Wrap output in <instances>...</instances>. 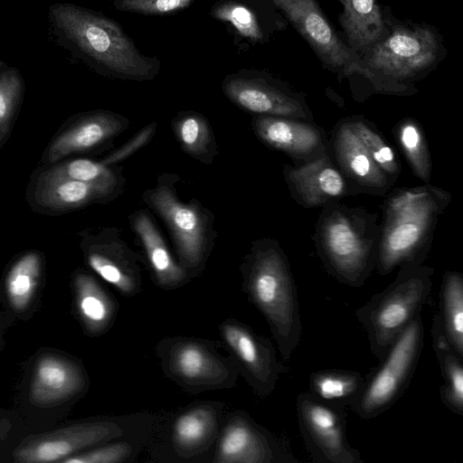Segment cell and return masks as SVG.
I'll list each match as a JSON object with an SVG mask.
<instances>
[{
    "instance_id": "6da1fadb",
    "label": "cell",
    "mask_w": 463,
    "mask_h": 463,
    "mask_svg": "<svg viewBox=\"0 0 463 463\" xmlns=\"http://www.w3.org/2000/svg\"><path fill=\"white\" fill-rule=\"evenodd\" d=\"M51 10L52 21L67 43L99 74L150 81L159 73L160 60L143 53L112 18L69 3L56 4Z\"/></svg>"
},
{
    "instance_id": "7a4b0ae2",
    "label": "cell",
    "mask_w": 463,
    "mask_h": 463,
    "mask_svg": "<svg viewBox=\"0 0 463 463\" xmlns=\"http://www.w3.org/2000/svg\"><path fill=\"white\" fill-rule=\"evenodd\" d=\"M383 13L388 33L359 56L360 75L378 92L412 95L414 83L445 58L443 38L429 24L397 20L389 8Z\"/></svg>"
},
{
    "instance_id": "3957f363",
    "label": "cell",
    "mask_w": 463,
    "mask_h": 463,
    "mask_svg": "<svg viewBox=\"0 0 463 463\" xmlns=\"http://www.w3.org/2000/svg\"><path fill=\"white\" fill-rule=\"evenodd\" d=\"M240 270L242 290L266 319L278 350L289 360L302 335L297 287L279 242L262 238L251 243Z\"/></svg>"
},
{
    "instance_id": "277c9868",
    "label": "cell",
    "mask_w": 463,
    "mask_h": 463,
    "mask_svg": "<svg viewBox=\"0 0 463 463\" xmlns=\"http://www.w3.org/2000/svg\"><path fill=\"white\" fill-rule=\"evenodd\" d=\"M451 200L438 186L402 187L385 199L375 269L383 276L396 268L423 264L432 243L439 216Z\"/></svg>"
},
{
    "instance_id": "5b68a950",
    "label": "cell",
    "mask_w": 463,
    "mask_h": 463,
    "mask_svg": "<svg viewBox=\"0 0 463 463\" xmlns=\"http://www.w3.org/2000/svg\"><path fill=\"white\" fill-rule=\"evenodd\" d=\"M378 221V214L338 201L323 206L313 240L325 269L339 283L360 288L375 269Z\"/></svg>"
},
{
    "instance_id": "8992f818",
    "label": "cell",
    "mask_w": 463,
    "mask_h": 463,
    "mask_svg": "<svg viewBox=\"0 0 463 463\" xmlns=\"http://www.w3.org/2000/svg\"><path fill=\"white\" fill-rule=\"evenodd\" d=\"M434 269L423 264L399 269L392 282L355 311L373 356L380 361L420 313L432 287Z\"/></svg>"
},
{
    "instance_id": "52a82bcc",
    "label": "cell",
    "mask_w": 463,
    "mask_h": 463,
    "mask_svg": "<svg viewBox=\"0 0 463 463\" xmlns=\"http://www.w3.org/2000/svg\"><path fill=\"white\" fill-rule=\"evenodd\" d=\"M177 180L175 175H159L142 200L166 225L176 260L193 279L203 271L212 252L216 237L214 216L194 198L183 201L174 185Z\"/></svg>"
},
{
    "instance_id": "ba28073f",
    "label": "cell",
    "mask_w": 463,
    "mask_h": 463,
    "mask_svg": "<svg viewBox=\"0 0 463 463\" xmlns=\"http://www.w3.org/2000/svg\"><path fill=\"white\" fill-rule=\"evenodd\" d=\"M156 354L165 377L189 393L231 389L240 376L232 355L209 339L166 336L156 344Z\"/></svg>"
},
{
    "instance_id": "9c48e42d",
    "label": "cell",
    "mask_w": 463,
    "mask_h": 463,
    "mask_svg": "<svg viewBox=\"0 0 463 463\" xmlns=\"http://www.w3.org/2000/svg\"><path fill=\"white\" fill-rule=\"evenodd\" d=\"M160 418L137 412L76 423L29 439L17 448L14 457L24 463L61 461L115 439L152 433Z\"/></svg>"
},
{
    "instance_id": "30bf717a",
    "label": "cell",
    "mask_w": 463,
    "mask_h": 463,
    "mask_svg": "<svg viewBox=\"0 0 463 463\" xmlns=\"http://www.w3.org/2000/svg\"><path fill=\"white\" fill-rule=\"evenodd\" d=\"M226 413L223 402L203 401L160 418L148 443L152 458L163 462L205 461L210 452L213 456Z\"/></svg>"
},
{
    "instance_id": "8fae6325",
    "label": "cell",
    "mask_w": 463,
    "mask_h": 463,
    "mask_svg": "<svg viewBox=\"0 0 463 463\" xmlns=\"http://www.w3.org/2000/svg\"><path fill=\"white\" fill-rule=\"evenodd\" d=\"M424 345L420 313L398 336L378 365L367 375L350 405L362 420H372L392 408L409 386Z\"/></svg>"
},
{
    "instance_id": "7c38bea8",
    "label": "cell",
    "mask_w": 463,
    "mask_h": 463,
    "mask_svg": "<svg viewBox=\"0 0 463 463\" xmlns=\"http://www.w3.org/2000/svg\"><path fill=\"white\" fill-rule=\"evenodd\" d=\"M296 410L301 436L315 462H364L359 451L348 441L345 408L328 404L309 392H303L297 397Z\"/></svg>"
},
{
    "instance_id": "4fadbf2b",
    "label": "cell",
    "mask_w": 463,
    "mask_h": 463,
    "mask_svg": "<svg viewBox=\"0 0 463 463\" xmlns=\"http://www.w3.org/2000/svg\"><path fill=\"white\" fill-rule=\"evenodd\" d=\"M222 90L235 106L253 115L313 119L305 96L266 71L242 69L230 73Z\"/></svg>"
},
{
    "instance_id": "5bb4252c",
    "label": "cell",
    "mask_w": 463,
    "mask_h": 463,
    "mask_svg": "<svg viewBox=\"0 0 463 463\" xmlns=\"http://www.w3.org/2000/svg\"><path fill=\"white\" fill-rule=\"evenodd\" d=\"M213 463H298L289 442L257 423L247 412H227Z\"/></svg>"
},
{
    "instance_id": "9a60e30c",
    "label": "cell",
    "mask_w": 463,
    "mask_h": 463,
    "mask_svg": "<svg viewBox=\"0 0 463 463\" xmlns=\"http://www.w3.org/2000/svg\"><path fill=\"white\" fill-rule=\"evenodd\" d=\"M327 70L338 77L361 74L359 56L343 42L317 0H272Z\"/></svg>"
},
{
    "instance_id": "2e32d148",
    "label": "cell",
    "mask_w": 463,
    "mask_h": 463,
    "mask_svg": "<svg viewBox=\"0 0 463 463\" xmlns=\"http://www.w3.org/2000/svg\"><path fill=\"white\" fill-rule=\"evenodd\" d=\"M219 332L239 367L240 375L257 396H269L280 375L288 371L279 360L270 340L235 318L223 320L219 325Z\"/></svg>"
},
{
    "instance_id": "e0dca14e",
    "label": "cell",
    "mask_w": 463,
    "mask_h": 463,
    "mask_svg": "<svg viewBox=\"0 0 463 463\" xmlns=\"http://www.w3.org/2000/svg\"><path fill=\"white\" fill-rule=\"evenodd\" d=\"M88 242L87 262L104 281L124 297H135L142 291V259L123 240L118 228H106Z\"/></svg>"
},
{
    "instance_id": "ac0fdd59",
    "label": "cell",
    "mask_w": 463,
    "mask_h": 463,
    "mask_svg": "<svg viewBox=\"0 0 463 463\" xmlns=\"http://www.w3.org/2000/svg\"><path fill=\"white\" fill-rule=\"evenodd\" d=\"M251 128L266 146L281 151L297 163L328 154L329 140L321 128L303 119L254 115Z\"/></svg>"
},
{
    "instance_id": "d6986e66",
    "label": "cell",
    "mask_w": 463,
    "mask_h": 463,
    "mask_svg": "<svg viewBox=\"0 0 463 463\" xmlns=\"http://www.w3.org/2000/svg\"><path fill=\"white\" fill-rule=\"evenodd\" d=\"M283 175L292 198L306 208L323 207L354 193L329 154L293 165L286 164Z\"/></svg>"
},
{
    "instance_id": "ffe728a7",
    "label": "cell",
    "mask_w": 463,
    "mask_h": 463,
    "mask_svg": "<svg viewBox=\"0 0 463 463\" xmlns=\"http://www.w3.org/2000/svg\"><path fill=\"white\" fill-rule=\"evenodd\" d=\"M331 144L336 165L356 191L383 195L391 190L395 182L374 163L347 118L335 126Z\"/></svg>"
},
{
    "instance_id": "44dd1931",
    "label": "cell",
    "mask_w": 463,
    "mask_h": 463,
    "mask_svg": "<svg viewBox=\"0 0 463 463\" xmlns=\"http://www.w3.org/2000/svg\"><path fill=\"white\" fill-rule=\"evenodd\" d=\"M210 15L232 29L235 36L249 44L268 43L287 26V19L272 0H219Z\"/></svg>"
},
{
    "instance_id": "7402d4cb",
    "label": "cell",
    "mask_w": 463,
    "mask_h": 463,
    "mask_svg": "<svg viewBox=\"0 0 463 463\" xmlns=\"http://www.w3.org/2000/svg\"><path fill=\"white\" fill-rule=\"evenodd\" d=\"M128 220L143 248L154 283L164 290L177 289L188 283L192 279L172 255L150 214L140 209L130 214Z\"/></svg>"
},
{
    "instance_id": "603a6c76",
    "label": "cell",
    "mask_w": 463,
    "mask_h": 463,
    "mask_svg": "<svg viewBox=\"0 0 463 463\" xmlns=\"http://www.w3.org/2000/svg\"><path fill=\"white\" fill-rule=\"evenodd\" d=\"M129 120L118 113L97 110L83 116L61 132L48 149V160L55 162L71 154L99 147L120 135Z\"/></svg>"
},
{
    "instance_id": "cb8c5ba5",
    "label": "cell",
    "mask_w": 463,
    "mask_h": 463,
    "mask_svg": "<svg viewBox=\"0 0 463 463\" xmlns=\"http://www.w3.org/2000/svg\"><path fill=\"white\" fill-rule=\"evenodd\" d=\"M86 383L78 364L53 354L43 355L34 366L30 398L39 405L55 403L81 392Z\"/></svg>"
},
{
    "instance_id": "d4e9b609",
    "label": "cell",
    "mask_w": 463,
    "mask_h": 463,
    "mask_svg": "<svg viewBox=\"0 0 463 463\" xmlns=\"http://www.w3.org/2000/svg\"><path fill=\"white\" fill-rule=\"evenodd\" d=\"M338 1L344 8L338 22L346 44L360 56L388 33L383 8L376 0Z\"/></svg>"
},
{
    "instance_id": "484cf974",
    "label": "cell",
    "mask_w": 463,
    "mask_h": 463,
    "mask_svg": "<svg viewBox=\"0 0 463 463\" xmlns=\"http://www.w3.org/2000/svg\"><path fill=\"white\" fill-rule=\"evenodd\" d=\"M123 189L70 179L40 176L35 190L39 204L52 210L76 209L117 198Z\"/></svg>"
},
{
    "instance_id": "4316f807",
    "label": "cell",
    "mask_w": 463,
    "mask_h": 463,
    "mask_svg": "<svg viewBox=\"0 0 463 463\" xmlns=\"http://www.w3.org/2000/svg\"><path fill=\"white\" fill-rule=\"evenodd\" d=\"M76 307L86 330L93 335L107 332L114 324L118 303L92 276L79 273L74 279Z\"/></svg>"
},
{
    "instance_id": "83f0119b",
    "label": "cell",
    "mask_w": 463,
    "mask_h": 463,
    "mask_svg": "<svg viewBox=\"0 0 463 463\" xmlns=\"http://www.w3.org/2000/svg\"><path fill=\"white\" fill-rule=\"evenodd\" d=\"M431 341L443 383L439 387L442 403L452 413L463 415V357L448 340L436 314L431 326Z\"/></svg>"
},
{
    "instance_id": "f1b7e54d",
    "label": "cell",
    "mask_w": 463,
    "mask_h": 463,
    "mask_svg": "<svg viewBox=\"0 0 463 463\" xmlns=\"http://www.w3.org/2000/svg\"><path fill=\"white\" fill-rule=\"evenodd\" d=\"M171 127L184 152L204 165L213 162L218 146L211 125L203 114L180 111L172 119Z\"/></svg>"
},
{
    "instance_id": "f546056e",
    "label": "cell",
    "mask_w": 463,
    "mask_h": 463,
    "mask_svg": "<svg viewBox=\"0 0 463 463\" xmlns=\"http://www.w3.org/2000/svg\"><path fill=\"white\" fill-rule=\"evenodd\" d=\"M365 375L356 371L326 369L309 375V392L328 404L350 407L358 396Z\"/></svg>"
},
{
    "instance_id": "4dcf8cb0",
    "label": "cell",
    "mask_w": 463,
    "mask_h": 463,
    "mask_svg": "<svg viewBox=\"0 0 463 463\" xmlns=\"http://www.w3.org/2000/svg\"><path fill=\"white\" fill-rule=\"evenodd\" d=\"M437 313L442 329L455 350L463 357V276L456 270L443 274Z\"/></svg>"
},
{
    "instance_id": "1f68e13d",
    "label": "cell",
    "mask_w": 463,
    "mask_h": 463,
    "mask_svg": "<svg viewBox=\"0 0 463 463\" xmlns=\"http://www.w3.org/2000/svg\"><path fill=\"white\" fill-rule=\"evenodd\" d=\"M41 176L46 178L70 179L99 184L123 189L125 178L115 165H106L86 158L70 160L55 165Z\"/></svg>"
},
{
    "instance_id": "d6a6232c",
    "label": "cell",
    "mask_w": 463,
    "mask_h": 463,
    "mask_svg": "<svg viewBox=\"0 0 463 463\" xmlns=\"http://www.w3.org/2000/svg\"><path fill=\"white\" fill-rule=\"evenodd\" d=\"M394 135L414 175L425 184H429L432 164L420 125L414 118H403L395 127Z\"/></svg>"
},
{
    "instance_id": "836d02e7",
    "label": "cell",
    "mask_w": 463,
    "mask_h": 463,
    "mask_svg": "<svg viewBox=\"0 0 463 463\" xmlns=\"http://www.w3.org/2000/svg\"><path fill=\"white\" fill-rule=\"evenodd\" d=\"M152 433L115 439L80 451L61 460L63 463H129L148 446Z\"/></svg>"
},
{
    "instance_id": "e575fe53",
    "label": "cell",
    "mask_w": 463,
    "mask_h": 463,
    "mask_svg": "<svg viewBox=\"0 0 463 463\" xmlns=\"http://www.w3.org/2000/svg\"><path fill=\"white\" fill-rule=\"evenodd\" d=\"M41 272L40 257L30 252L20 258L11 268L5 282L6 294L15 310L24 309L38 285Z\"/></svg>"
},
{
    "instance_id": "d590c367",
    "label": "cell",
    "mask_w": 463,
    "mask_h": 463,
    "mask_svg": "<svg viewBox=\"0 0 463 463\" xmlns=\"http://www.w3.org/2000/svg\"><path fill=\"white\" fill-rule=\"evenodd\" d=\"M354 133L369 152L374 163L394 182L402 165L392 147L377 128L362 116L347 118Z\"/></svg>"
},
{
    "instance_id": "8d00e7d4",
    "label": "cell",
    "mask_w": 463,
    "mask_h": 463,
    "mask_svg": "<svg viewBox=\"0 0 463 463\" xmlns=\"http://www.w3.org/2000/svg\"><path fill=\"white\" fill-rule=\"evenodd\" d=\"M194 2L195 0H114L112 5L120 12L163 16L179 13Z\"/></svg>"
},
{
    "instance_id": "74e56055",
    "label": "cell",
    "mask_w": 463,
    "mask_h": 463,
    "mask_svg": "<svg viewBox=\"0 0 463 463\" xmlns=\"http://www.w3.org/2000/svg\"><path fill=\"white\" fill-rule=\"evenodd\" d=\"M22 92V80L14 70L0 75V140L7 132Z\"/></svg>"
},
{
    "instance_id": "f35d334b",
    "label": "cell",
    "mask_w": 463,
    "mask_h": 463,
    "mask_svg": "<svg viewBox=\"0 0 463 463\" xmlns=\"http://www.w3.org/2000/svg\"><path fill=\"white\" fill-rule=\"evenodd\" d=\"M156 126L157 124L155 121L146 125L118 149L108 155L100 162L106 165H115L117 163L127 159L150 142L156 133Z\"/></svg>"
}]
</instances>
